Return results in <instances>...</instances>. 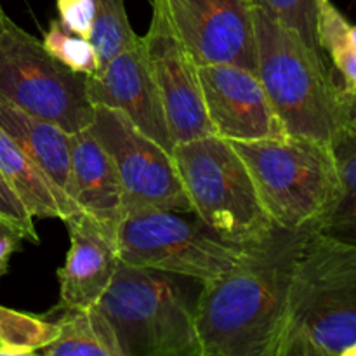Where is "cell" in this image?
Here are the masks:
<instances>
[{
	"label": "cell",
	"mask_w": 356,
	"mask_h": 356,
	"mask_svg": "<svg viewBox=\"0 0 356 356\" xmlns=\"http://www.w3.org/2000/svg\"><path fill=\"white\" fill-rule=\"evenodd\" d=\"M202 96L212 132L232 143L289 136L254 70L238 65H198Z\"/></svg>",
	"instance_id": "7c38bea8"
},
{
	"label": "cell",
	"mask_w": 356,
	"mask_h": 356,
	"mask_svg": "<svg viewBox=\"0 0 356 356\" xmlns=\"http://www.w3.org/2000/svg\"><path fill=\"white\" fill-rule=\"evenodd\" d=\"M65 225L70 232V249L58 271V309L96 306L122 263L117 229L101 225L83 212Z\"/></svg>",
	"instance_id": "5bb4252c"
},
{
	"label": "cell",
	"mask_w": 356,
	"mask_h": 356,
	"mask_svg": "<svg viewBox=\"0 0 356 356\" xmlns=\"http://www.w3.org/2000/svg\"><path fill=\"white\" fill-rule=\"evenodd\" d=\"M152 21L141 42L174 143L212 136L198 79V63L170 21L165 0H152Z\"/></svg>",
	"instance_id": "30bf717a"
},
{
	"label": "cell",
	"mask_w": 356,
	"mask_h": 356,
	"mask_svg": "<svg viewBox=\"0 0 356 356\" xmlns=\"http://www.w3.org/2000/svg\"><path fill=\"white\" fill-rule=\"evenodd\" d=\"M0 225L13 229L16 235H19L26 242L33 243V245L40 243V236L35 228L33 218L26 211L23 202L19 200L16 191L7 183L2 172H0Z\"/></svg>",
	"instance_id": "d4e9b609"
},
{
	"label": "cell",
	"mask_w": 356,
	"mask_h": 356,
	"mask_svg": "<svg viewBox=\"0 0 356 356\" xmlns=\"http://www.w3.org/2000/svg\"><path fill=\"white\" fill-rule=\"evenodd\" d=\"M232 145L278 228L318 229L339 195V174L330 146L292 136Z\"/></svg>",
	"instance_id": "5b68a950"
},
{
	"label": "cell",
	"mask_w": 356,
	"mask_h": 356,
	"mask_svg": "<svg viewBox=\"0 0 356 356\" xmlns=\"http://www.w3.org/2000/svg\"><path fill=\"white\" fill-rule=\"evenodd\" d=\"M316 228H275L242 261L204 284L195 305L202 356H273L287 316L296 261Z\"/></svg>",
	"instance_id": "6da1fadb"
},
{
	"label": "cell",
	"mask_w": 356,
	"mask_h": 356,
	"mask_svg": "<svg viewBox=\"0 0 356 356\" xmlns=\"http://www.w3.org/2000/svg\"><path fill=\"white\" fill-rule=\"evenodd\" d=\"M97 308L125 356H202L195 306L174 275L120 263Z\"/></svg>",
	"instance_id": "8992f818"
},
{
	"label": "cell",
	"mask_w": 356,
	"mask_h": 356,
	"mask_svg": "<svg viewBox=\"0 0 356 356\" xmlns=\"http://www.w3.org/2000/svg\"><path fill=\"white\" fill-rule=\"evenodd\" d=\"M330 148L339 174V195L318 232L356 243V134L346 129Z\"/></svg>",
	"instance_id": "d6986e66"
},
{
	"label": "cell",
	"mask_w": 356,
	"mask_h": 356,
	"mask_svg": "<svg viewBox=\"0 0 356 356\" xmlns=\"http://www.w3.org/2000/svg\"><path fill=\"white\" fill-rule=\"evenodd\" d=\"M42 44L51 56L75 73L94 76L99 72V58L89 38L80 37L65 26L59 19L49 23Z\"/></svg>",
	"instance_id": "603a6c76"
},
{
	"label": "cell",
	"mask_w": 356,
	"mask_h": 356,
	"mask_svg": "<svg viewBox=\"0 0 356 356\" xmlns=\"http://www.w3.org/2000/svg\"><path fill=\"white\" fill-rule=\"evenodd\" d=\"M0 101L68 134L89 129L94 118L87 76L66 68L7 14L0 21Z\"/></svg>",
	"instance_id": "52a82bcc"
},
{
	"label": "cell",
	"mask_w": 356,
	"mask_h": 356,
	"mask_svg": "<svg viewBox=\"0 0 356 356\" xmlns=\"http://www.w3.org/2000/svg\"><path fill=\"white\" fill-rule=\"evenodd\" d=\"M322 0H256L268 14L292 28L309 47L323 52L318 40V17Z\"/></svg>",
	"instance_id": "cb8c5ba5"
},
{
	"label": "cell",
	"mask_w": 356,
	"mask_h": 356,
	"mask_svg": "<svg viewBox=\"0 0 356 356\" xmlns=\"http://www.w3.org/2000/svg\"><path fill=\"white\" fill-rule=\"evenodd\" d=\"M96 3L89 40L99 58V70H103L138 35L129 23L124 0H96Z\"/></svg>",
	"instance_id": "7402d4cb"
},
{
	"label": "cell",
	"mask_w": 356,
	"mask_h": 356,
	"mask_svg": "<svg viewBox=\"0 0 356 356\" xmlns=\"http://www.w3.org/2000/svg\"><path fill=\"white\" fill-rule=\"evenodd\" d=\"M87 94L92 106L122 111L143 134L172 155L176 143L139 35L103 70L87 76Z\"/></svg>",
	"instance_id": "4fadbf2b"
},
{
	"label": "cell",
	"mask_w": 356,
	"mask_h": 356,
	"mask_svg": "<svg viewBox=\"0 0 356 356\" xmlns=\"http://www.w3.org/2000/svg\"><path fill=\"white\" fill-rule=\"evenodd\" d=\"M117 240L122 263L202 284L222 277L245 254V247L219 238L197 216L160 209L125 214Z\"/></svg>",
	"instance_id": "ba28073f"
},
{
	"label": "cell",
	"mask_w": 356,
	"mask_h": 356,
	"mask_svg": "<svg viewBox=\"0 0 356 356\" xmlns=\"http://www.w3.org/2000/svg\"><path fill=\"white\" fill-rule=\"evenodd\" d=\"M0 172L7 179L31 218L59 219L65 222L54 188L37 163L0 127Z\"/></svg>",
	"instance_id": "ac0fdd59"
},
{
	"label": "cell",
	"mask_w": 356,
	"mask_h": 356,
	"mask_svg": "<svg viewBox=\"0 0 356 356\" xmlns=\"http://www.w3.org/2000/svg\"><path fill=\"white\" fill-rule=\"evenodd\" d=\"M54 320L59 334L52 343L42 348L44 356H125L117 332L110 320L96 306L61 309Z\"/></svg>",
	"instance_id": "e0dca14e"
},
{
	"label": "cell",
	"mask_w": 356,
	"mask_h": 356,
	"mask_svg": "<svg viewBox=\"0 0 356 356\" xmlns=\"http://www.w3.org/2000/svg\"><path fill=\"white\" fill-rule=\"evenodd\" d=\"M318 40L323 54L343 79V89L351 99L356 97V47L351 38V23L343 16L332 0L320 2Z\"/></svg>",
	"instance_id": "ffe728a7"
},
{
	"label": "cell",
	"mask_w": 356,
	"mask_h": 356,
	"mask_svg": "<svg viewBox=\"0 0 356 356\" xmlns=\"http://www.w3.org/2000/svg\"><path fill=\"white\" fill-rule=\"evenodd\" d=\"M355 99H356V97H355Z\"/></svg>",
	"instance_id": "f546056e"
},
{
	"label": "cell",
	"mask_w": 356,
	"mask_h": 356,
	"mask_svg": "<svg viewBox=\"0 0 356 356\" xmlns=\"http://www.w3.org/2000/svg\"><path fill=\"white\" fill-rule=\"evenodd\" d=\"M3 16H6V13H3L2 6H0V21H2V19H3Z\"/></svg>",
	"instance_id": "f1b7e54d"
},
{
	"label": "cell",
	"mask_w": 356,
	"mask_h": 356,
	"mask_svg": "<svg viewBox=\"0 0 356 356\" xmlns=\"http://www.w3.org/2000/svg\"><path fill=\"white\" fill-rule=\"evenodd\" d=\"M58 334L56 322L0 306V346L9 356L38 355Z\"/></svg>",
	"instance_id": "44dd1931"
},
{
	"label": "cell",
	"mask_w": 356,
	"mask_h": 356,
	"mask_svg": "<svg viewBox=\"0 0 356 356\" xmlns=\"http://www.w3.org/2000/svg\"><path fill=\"white\" fill-rule=\"evenodd\" d=\"M172 159L193 216L219 238L245 247L277 228L232 143L216 134L177 143Z\"/></svg>",
	"instance_id": "277c9868"
},
{
	"label": "cell",
	"mask_w": 356,
	"mask_h": 356,
	"mask_svg": "<svg viewBox=\"0 0 356 356\" xmlns=\"http://www.w3.org/2000/svg\"><path fill=\"white\" fill-rule=\"evenodd\" d=\"M254 24L256 73L285 132L332 146L350 129L353 99L336 82L325 54L309 47L259 3Z\"/></svg>",
	"instance_id": "7a4b0ae2"
},
{
	"label": "cell",
	"mask_w": 356,
	"mask_h": 356,
	"mask_svg": "<svg viewBox=\"0 0 356 356\" xmlns=\"http://www.w3.org/2000/svg\"><path fill=\"white\" fill-rule=\"evenodd\" d=\"M72 188L76 209L101 225L118 229L124 219V191L110 153L90 129L70 134Z\"/></svg>",
	"instance_id": "2e32d148"
},
{
	"label": "cell",
	"mask_w": 356,
	"mask_h": 356,
	"mask_svg": "<svg viewBox=\"0 0 356 356\" xmlns=\"http://www.w3.org/2000/svg\"><path fill=\"white\" fill-rule=\"evenodd\" d=\"M21 242L23 238L19 235L0 225V278L7 273L10 256L21 249Z\"/></svg>",
	"instance_id": "484cf974"
},
{
	"label": "cell",
	"mask_w": 356,
	"mask_h": 356,
	"mask_svg": "<svg viewBox=\"0 0 356 356\" xmlns=\"http://www.w3.org/2000/svg\"><path fill=\"white\" fill-rule=\"evenodd\" d=\"M351 38H353V44L356 47V26H353V24H351Z\"/></svg>",
	"instance_id": "83f0119b"
},
{
	"label": "cell",
	"mask_w": 356,
	"mask_h": 356,
	"mask_svg": "<svg viewBox=\"0 0 356 356\" xmlns=\"http://www.w3.org/2000/svg\"><path fill=\"white\" fill-rule=\"evenodd\" d=\"M273 356H356V243L309 232Z\"/></svg>",
	"instance_id": "3957f363"
},
{
	"label": "cell",
	"mask_w": 356,
	"mask_h": 356,
	"mask_svg": "<svg viewBox=\"0 0 356 356\" xmlns=\"http://www.w3.org/2000/svg\"><path fill=\"white\" fill-rule=\"evenodd\" d=\"M0 127L19 145L45 174L59 198L65 222L79 214L72 188L70 134L52 122L0 101Z\"/></svg>",
	"instance_id": "9a60e30c"
},
{
	"label": "cell",
	"mask_w": 356,
	"mask_h": 356,
	"mask_svg": "<svg viewBox=\"0 0 356 356\" xmlns=\"http://www.w3.org/2000/svg\"><path fill=\"white\" fill-rule=\"evenodd\" d=\"M165 7L198 65L256 72V0H165Z\"/></svg>",
	"instance_id": "8fae6325"
},
{
	"label": "cell",
	"mask_w": 356,
	"mask_h": 356,
	"mask_svg": "<svg viewBox=\"0 0 356 356\" xmlns=\"http://www.w3.org/2000/svg\"><path fill=\"white\" fill-rule=\"evenodd\" d=\"M90 132L110 153L124 191V216L160 209L193 214L172 155L122 111L94 106Z\"/></svg>",
	"instance_id": "9c48e42d"
},
{
	"label": "cell",
	"mask_w": 356,
	"mask_h": 356,
	"mask_svg": "<svg viewBox=\"0 0 356 356\" xmlns=\"http://www.w3.org/2000/svg\"><path fill=\"white\" fill-rule=\"evenodd\" d=\"M350 129L356 134V99H353V110H351V120H350Z\"/></svg>",
	"instance_id": "4316f807"
}]
</instances>
